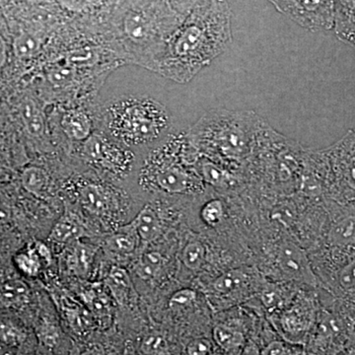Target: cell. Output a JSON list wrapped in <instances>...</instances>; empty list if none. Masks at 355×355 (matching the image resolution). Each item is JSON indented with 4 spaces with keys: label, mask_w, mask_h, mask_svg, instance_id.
I'll return each instance as SVG.
<instances>
[{
    "label": "cell",
    "mask_w": 355,
    "mask_h": 355,
    "mask_svg": "<svg viewBox=\"0 0 355 355\" xmlns=\"http://www.w3.org/2000/svg\"><path fill=\"white\" fill-rule=\"evenodd\" d=\"M60 307L70 330L76 336H87L95 330L96 326H98L94 317L86 306L76 302L69 296L60 297Z\"/></svg>",
    "instance_id": "11"
},
{
    "label": "cell",
    "mask_w": 355,
    "mask_h": 355,
    "mask_svg": "<svg viewBox=\"0 0 355 355\" xmlns=\"http://www.w3.org/2000/svg\"><path fill=\"white\" fill-rule=\"evenodd\" d=\"M11 205L8 198L3 193H0V222L4 223L10 219Z\"/></svg>",
    "instance_id": "43"
},
{
    "label": "cell",
    "mask_w": 355,
    "mask_h": 355,
    "mask_svg": "<svg viewBox=\"0 0 355 355\" xmlns=\"http://www.w3.org/2000/svg\"><path fill=\"white\" fill-rule=\"evenodd\" d=\"M334 31L343 43L355 46V0H334Z\"/></svg>",
    "instance_id": "14"
},
{
    "label": "cell",
    "mask_w": 355,
    "mask_h": 355,
    "mask_svg": "<svg viewBox=\"0 0 355 355\" xmlns=\"http://www.w3.org/2000/svg\"><path fill=\"white\" fill-rule=\"evenodd\" d=\"M86 235L83 224L71 216L62 217L55 224L50 234V240L58 244H71Z\"/></svg>",
    "instance_id": "20"
},
{
    "label": "cell",
    "mask_w": 355,
    "mask_h": 355,
    "mask_svg": "<svg viewBox=\"0 0 355 355\" xmlns=\"http://www.w3.org/2000/svg\"><path fill=\"white\" fill-rule=\"evenodd\" d=\"M85 153L91 160L100 164L116 166L125 162V151L105 137L93 135L87 139Z\"/></svg>",
    "instance_id": "17"
},
{
    "label": "cell",
    "mask_w": 355,
    "mask_h": 355,
    "mask_svg": "<svg viewBox=\"0 0 355 355\" xmlns=\"http://www.w3.org/2000/svg\"><path fill=\"white\" fill-rule=\"evenodd\" d=\"M105 125L119 142L139 146L162 137L171 127V116L153 98H121L107 108Z\"/></svg>",
    "instance_id": "4"
},
{
    "label": "cell",
    "mask_w": 355,
    "mask_h": 355,
    "mask_svg": "<svg viewBox=\"0 0 355 355\" xmlns=\"http://www.w3.org/2000/svg\"><path fill=\"white\" fill-rule=\"evenodd\" d=\"M139 242V236L130 222L110 234L105 240V246L114 253L128 254L135 251Z\"/></svg>",
    "instance_id": "21"
},
{
    "label": "cell",
    "mask_w": 355,
    "mask_h": 355,
    "mask_svg": "<svg viewBox=\"0 0 355 355\" xmlns=\"http://www.w3.org/2000/svg\"><path fill=\"white\" fill-rule=\"evenodd\" d=\"M97 251L98 248L94 245L81 242L80 240L71 243L65 261L70 272L78 277H87Z\"/></svg>",
    "instance_id": "18"
},
{
    "label": "cell",
    "mask_w": 355,
    "mask_h": 355,
    "mask_svg": "<svg viewBox=\"0 0 355 355\" xmlns=\"http://www.w3.org/2000/svg\"><path fill=\"white\" fill-rule=\"evenodd\" d=\"M26 355H43V354H26Z\"/></svg>",
    "instance_id": "48"
},
{
    "label": "cell",
    "mask_w": 355,
    "mask_h": 355,
    "mask_svg": "<svg viewBox=\"0 0 355 355\" xmlns=\"http://www.w3.org/2000/svg\"><path fill=\"white\" fill-rule=\"evenodd\" d=\"M338 286L343 291H355V259L345 263L336 275Z\"/></svg>",
    "instance_id": "38"
},
{
    "label": "cell",
    "mask_w": 355,
    "mask_h": 355,
    "mask_svg": "<svg viewBox=\"0 0 355 355\" xmlns=\"http://www.w3.org/2000/svg\"><path fill=\"white\" fill-rule=\"evenodd\" d=\"M41 48L39 37L33 33L24 32L20 34L14 42V51L21 60H28L38 53Z\"/></svg>",
    "instance_id": "33"
},
{
    "label": "cell",
    "mask_w": 355,
    "mask_h": 355,
    "mask_svg": "<svg viewBox=\"0 0 355 355\" xmlns=\"http://www.w3.org/2000/svg\"><path fill=\"white\" fill-rule=\"evenodd\" d=\"M316 302L302 294H296L286 307L270 314V323L280 338L306 347L316 324Z\"/></svg>",
    "instance_id": "5"
},
{
    "label": "cell",
    "mask_w": 355,
    "mask_h": 355,
    "mask_svg": "<svg viewBox=\"0 0 355 355\" xmlns=\"http://www.w3.org/2000/svg\"><path fill=\"white\" fill-rule=\"evenodd\" d=\"M327 188L342 202H355V130L327 149Z\"/></svg>",
    "instance_id": "6"
},
{
    "label": "cell",
    "mask_w": 355,
    "mask_h": 355,
    "mask_svg": "<svg viewBox=\"0 0 355 355\" xmlns=\"http://www.w3.org/2000/svg\"><path fill=\"white\" fill-rule=\"evenodd\" d=\"M8 173V166H7L6 158L0 153V179L6 178Z\"/></svg>",
    "instance_id": "47"
},
{
    "label": "cell",
    "mask_w": 355,
    "mask_h": 355,
    "mask_svg": "<svg viewBox=\"0 0 355 355\" xmlns=\"http://www.w3.org/2000/svg\"><path fill=\"white\" fill-rule=\"evenodd\" d=\"M58 2L64 8L78 12V11L83 10L86 7L90 6L92 0H58Z\"/></svg>",
    "instance_id": "40"
},
{
    "label": "cell",
    "mask_w": 355,
    "mask_h": 355,
    "mask_svg": "<svg viewBox=\"0 0 355 355\" xmlns=\"http://www.w3.org/2000/svg\"><path fill=\"white\" fill-rule=\"evenodd\" d=\"M250 282H251V275L249 273L235 268V270H227L216 277L212 282L211 287L212 291L219 296L227 297L247 288Z\"/></svg>",
    "instance_id": "19"
},
{
    "label": "cell",
    "mask_w": 355,
    "mask_h": 355,
    "mask_svg": "<svg viewBox=\"0 0 355 355\" xmlns=\"http://www.w3.org/2000/svg\"><path fill=\"white\" fill-rule=\"evenodd\" d=\"M21 181L26 191L40 197L48 186L49 177L42 168L32 166L23 171Z\"/></svg>",
    "instance_id": "30"
},
{
    "label": "cell",
    "mask_w": 355,
    "mask_h": 355,
    "mask_svg": "<svg viewBox=\"0 0 355 355\" xmlns=\"http://www.w3.org/2000/svg\"><path fill=\"white\" fill-rule=\"evenodd\" d=\"M232 43V12L227 0H212L193 11L168 41L157 72L179 83L227 51Z\"/></svg>",
    "instance_id": "1"
},
{
    "label": "cell",
    "mask_w": 355,
    "mask_h": 355,
    "mask_svg": "<svg viewBox=\"0 0 355 355\" xmlns=\"http://www.w3.org/2000/svg\"><path fill=\"white\" fill-rule=\"evenodd\" d=\"M21 113H22L25 127L30 135H43L44 130V116L34 102H26Z\"/></svg>",
    "instance_id": "32"
},
{
    "label": "cell",
    "mask_w": 355,
    "mask_h": 355,
    "mask_svg": "<svg viewBox=\"0 0 355 355\" xmlns=\"http://www.w3.org/2000/svg\"><path fill=\"white\" fill-rule=\"evenodd\" d=\"M302 355H307V352H306V350H305L304 354H303Z\"/></svg>",
    "instance_id": "49"
},
{
    "label": "cell",
    "mask_w": 355,
    "mask_h": 355,
    "mask_svg": "<svg viewBox=\"0 0 355 355\" xmlns=\"http://www.w3.org/2000/svg\"><path fill=\"white\" fill-rule=\"evenodd\" d=\"M27 340V333L11 322L0 323V342L10 347H20Z\"/></svg>",
    "instance_id": "35"
},
{
    "label": "cell",
    "mask_w": 355,
    "mask_h": 355,
    "mask_svg": "<svg viewBox=\"0 0 355 355\" xmlns=\"http://www.w3.org/2000/svg\"><path fill=\"white\" fill-rule=\"evenodd\" d=\"M197 301V292L193 289L184 288L175 292L169 301L172 309H183L191 307Z\"/></svg>",
    "instance_id": "39"
},
{
    "label": "cell",
    "mask_w": 355,
    "mask_h": 355,
    "mask_svg": "<svg viewBox=\"0 0 355 355\" xmlns=\"http://www.w3.org/2000/svg\"><path fill=\"white\" fill-rule=\"evenodd\" d=\"M279 13L311 32L334 29V0H268Z\"/></svg>",
    "instance_id": "8"
},
{
    "label": "cell",
    "mask_w": 355,
    "mask_h": 355,
    "mask_svg": "<svg viewBox=\"0 0 355 355\" xmlns=\"http://www.w3.org/2000/svg\"><path fill=\"white\" fill-rule=\"evenodd\" d=\"M275 263L284 279L310 286H317L319 284L307 254L295 243H280L275 249Z\"/></svg>",
    "instance_id": "9"
},
{
    "label": "cell",
    "mask_w": 355,
    "mask_h": 355,
    "mask_svg": "<svg viewBox=\"0 0 355 355\" xmlns=\"http://www.w3.org/2000/svg\"><path fill=\"white\" fill-rule=\"evenodd\" d=\"M7 58L6 44L3 38L0 36V69L6 64Z\"/></svg>",
    "instance_id": "46"
},
{
    "label": "cell",
    "mask_w": 355,
    "mask_h": 355,
    "mask_svg": "<svg viewBox=\"0 0 355 355\" xmlns=\"http://www.w3.org/2000/svg\"><path fill=\"white\" fill-rule=\"evenodd\" d=\"M133 228L139 236V242L149 244L155 241L164 232V221L160 212L151 205H146L132 221Z\"/></svg>",
    "instance_id": "12"
},
{
    "label": "cell",
    "mask_w": 355,
    "mask_h": 355,
    "mask_svg": "<svg viewBox=\"0 0 355 355\" xmlns=\"http://www.w3.org/2000/svg\"><path fill=\"white\" fill-rule=\"evenodd\" d=\"M137 352L140 355H172V343L163 331H148L140 340Z\"/></svg>",
    "instance_id": "25"
},
{
    "label": "cell",
    "mask_w": 355,
    "mask_h": 355,
    "mask_svg": "<svg viewBox=\"0 0 355 355\" xmlns=\"http://www.w3.org/2000/svg\"><path fill=\"white\" fill-rule=\"evenodd\" d=\"M294 297L295 295L279 284H266L261 292V304L268 311V315L286 307Z\"/></svg>",
    "instance_id": "24"
},
{
    "label": "cell",
    "mask_w": 355,
    "mask_h": 355,
    "mask_svg": "<svg viewBox=\"0 0 355 355\" xmlns=\"http://www.w3.org/2000/svg\"><path fill=\"white\" fill-rule=\"evenodd\" d=\"M15 263L21 272L29 277H36L42 266V260L34 248L30 247L24 253L15 257Z\"/></svg>",
    "instance_id": "36"
},
{
    "label": "cell",
    "mask_w": 355,
    "mask_h": 355,
    "mask_svg": "<svg viewBox=\"0 0 355 355\" xmlns=\"http://www.w3.org/2000/svg\"><path fill=\"white\" fill-rule=\"evenodd\" d=\"M246 328L233 322H219L212 329V340L222 355H239L246 343Z\"/></svg>",
    "instance_id": "10"
},
{
    "label": "cell",
    "mask_w": 355,
    "mask_h": 355,
    "mask_svg": "<svg viewBox=\"0 0 355 355\" xmlns=\"http://www.w3.org/2000/svg\"><path fill=\"white\" fill-rule=\"evenodd\" d=\"M183 21L167 0H125L114 28L135 62L157 71L168 41Z\"/></svg>",
    "instance_id": "2"
},
{
    "label": "cell",
    "mask_w": 355,
    "mask_h": 355,
    "mask_svg": "<svg viewBox=\"0 0 355 355\" xmlns=\"http://www.w3.org/2000/svg\"><path fill=\"white\" fill-rule=\"evenodd\" d=\"M266 123L252 111L217 110L202 116L187 135L205 157L241 165L253 156Z\"/></svg>",
    "instance_id": "3"
},
{
    "label": "cell",
    "mask_w": 355,
    "mask_h": 355,
    "mask_svg": "<svg viewBox=\"0 0 355 355\" xmlns=\"http://www.w3.org/2000/svg\"><path fill=\"white\" fill-rule=\"evenodd\" d=\"M35 251L38 254L40 259L44 263H50L51 261V253L50 249L43 244V243L37 242L35 243L34 246Z\"/></svg>",
    "instance_id": "45"
},
{
    "label": "cell",
    "mask_w": 355,
    "mask_h": 355,
    "mask_svg": "<svg viewBox=\"0 0 355 355\" xmlns=\"http://www.w3.org/2000/svg\"><path fill=\"white\" fill-rule=\"evenodd\" d=\"M81 298L98 326L103 329L108 328L113 319V306L108 294L103 291L102 287L94 286L84 291Z\"/></svg>",
    "instance_id": "15"
},
{
    "label": "cell",
    "mask_w": 355,
    "mask_h": 355,
    "mask_svg": "<svg viewBox=\"0 0 355 355\" xmlns=\"http://www.w3.org/2000/svg\"><path fill=\"white\" fill-rule=\"evenodd\" d=\"M197 170L202 182L216 189H230L237 184V178L229 171L226 165L216 162L211 159H198Z\"/></svg>",
    "instance_id": "16"
},
{
    "label": "cell",
    "mask_w": 355,
    "mask_h": 355,
    "mask_svg": "<svg viewBox=\"0 0 355 355\" xmlns=\"http://www.w3.org/2000/svg\"><path fill=\"white\" fill-rule=\"evenodd\" d=\"M305 347L282 340L272 338L261 347V355H302Z\"/></svg>",
    "instance_id": "34"
},
{
    "label": "cell",
    "mask_w": 355,
    "mask_h": 355,
    "mask_svg": "<svg viewBox=\"0 0 355 355\" xmlns=\"http://www.w3.org/2000/svg\"><path fill=\"white\" fill-rule=\"evenodd\" d=\"M29 288L18 279L7 280L0 286V299L6 306H22L29 299Z\"/></svg>",
    "instance_id": "27"
},
{
    "label": "cell",
    "mask_w": 355,
    "mask_h": 355,
    "mask_svg": "<svg viewBox=\"0 0 355 355\" xmlns=\"http://www.w3.org/2000/svg\"><path fill=\"white\" fill-rule=\"evenodd\" d=\"M168 159H165L162 151L159 148V162L154 163L151 178L153 184L158 190L170 195H186L196 193L202 188V178L198 175V170L187 168L181 161L175 160L171 157V142L170 137L163 144Z\"/></svg>",
    "instance_id": "7"
},
{
    "label": "cell",
    "mask_w": 355,
    "mask_h": 355,
    "mask_svg": "<svg viewBox=\"0 0 355 355\" xmlns=\"http://www.w3.org/2000/svg\"><path fill=\"white\" fill-rule=\"evenodd\" d=\"M36 334L41 345L50 352L57 349L62 342V331L51 320H42L37 327Z\"/></svg>",
    "instance_id": "29"
},
{
    "label": "cell",
    "mask_w": 355,
    "mask_h": 355,
    "mask_svg": "<svg viewBox=\"0 0 355 355\" xmlns=\"http://www.w3.org/2000/svg\"><path fill=\"white\" fill-rule=\"evenodd\" d=\"M225 216V205L220 198H212L205 203L202 210H200V216L207 225L216 226Z\"/></svg>",
    "instance_id": "37"
},
{
    "label": "cell",
    "mask_w": 355,
    "mask_h": 355,
    "mask_svg": "<svg viewBox=\"0 0 355 355\" xmlns=\"http://www.w3.org/2000/svg\"><path fill=\"white\" fill-rule=\"evenodd\" d=\"M79 355H109L106 347L99 343H89L79 352Z\"/></svg>",
    "instance_id": "41"
},
{
    "label": "cell",
    "mask_w": 355,
    "mask_h": 355,
    "mask_svg": "<svg viewBox=\"0 0 355 355\" xmlns=\"http://www.w3.org/2000/svg\"><path fill=\"white\" fill-rule=\"evenodd\" d=\"M207 254V247L202 242H189L182 252V261L187 268L197 272L205 265Z\"/></svg>",
    "instance_id": "31"
},
{
    "label": "cell",
    "mask_w": 355,
    "mask_h": 355,
    "mask_svg": "<svg viewBox=\"0 0 355 355\" xmlns=\"http://www.w3.org/2000/svg\"><path fill=\"white\" fill-rule=\"evenodd\" d=\"M106 284L119 304L125 305L133 291L132 279L128 270L120 266H113Z\"/></svg>",
    "instance_id": "23"
},
{
    "label": "cell",
    "mask_w": 355,
    "mask_h": 355,
    "mask_svg": "<svg viewBox=\"0 0 355 355\" xmlns=\"http://www.w3.org/2000/svg\"><path fill=\"white\" fill-rule=\"evenodd\" d=\"M328 242L331 246L338 249L355 248V209L343 210L331 221Z\"/></svg>",
    "instance_id": "13"
},
{
    "label": "cell",
    "mask_w": 355,
    "mask_h": 355,
    "mask_svg": "<svg viewBox=\"0 0 355 355\" xmlns=\"http://www.w3.org/2000/svg\"><path fill=\"white\" fill-rule=\"evenodd\" d=\"M165 266V259L157 251H146L140 256L139 261L135 265V273L139 279L146 280L155 279L159 277Z\"/></svg>",
    "instance_id": "26"
},
{
    "label": "cell",
    "mask_w": 355,
    "mask_h": 355,
    "mask_svg": "<svg viewBox=\"0 0 355 355\" xmlns=\"http://www.w3.org/2000/svg\"><path fill=\"white\" fill-rule=\"evenodd\" d=\"M239 355H261V345L249 336Z\"/></svg>",
    "instance_id": "42"
},
{
    "label": "cell",
    "mask_w": 355,
    "mask_h": 355,
    "mask_svg": "<svg viewBox=\"0 0 355 355\" xmlns=\"http://www.w3.org/2000/svg\"><path fill=\"white\" fill-rule=\"evenodd\" d=\"M71 79V69L62 67V69H55L51 76V80L53 83L64 84L69 83Z\"/></svg>",
    "instance_id": "44"
},
{
    "label": "cell",
    "mask_w": 355,
    "mask_h": 355,
    "mask_svg": "<svg viewBox=\"0 0 355 355\" xmlns=\"http://www.w3.org/2000/svg\"><path fill=\"white\" fill-rule=\"evenodd\" d=\"M79 200L84 209L95 214H107L111 207L109 193L97 184L83 187L79 193Z\"/></svg>",
    "instance_id": "22"
},
{
    "label": "cell",
    "mask_w": 355,
    "mask_h": 355,
    "mask_svg": "<svg viewBox=\"0 0 355 355\" xmlns=\"http://www.w3.org/2000/svg\"><path fill=\"white\" fill-rule=\"evenodd\" d=\"M64 128L69 137L76 140H85L90 137L92 125L90 119L81 112H71L64 116Z\"/></svg>",
    "instance_id": "28"
}]
</instances>
